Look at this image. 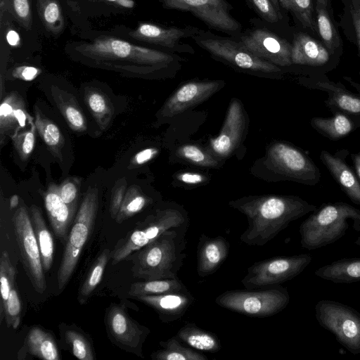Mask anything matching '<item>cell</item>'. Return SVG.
<instances>
[{
	"label": "cell",
	"mask_w": 360,
	"mask_h": 360,
	"mask_svg": "<svg viewBox=\"0 0 360 360\" xmlns=\"http://www.w3.org/2000/svg\"><path fill=\"white\" fill-rule=\"evenodd\" d=\"M65 51L73 60L86 66L131 77H146L174 60L166 53L110 35H100L90 41L67 44Z\"/></svg>",
	"instance_id": "cell-1"
},
{
	"label": "cell",
	"mask_w": 360,
	"mask_h": 360,
	"mask_svg": "<svg viewBox=\"0 0 360 360\" xmlns=\"http://www.w3.org/2000/svg\"><path fill=\"white\" fill-rule=\"evenodd\" d=\"M229 205L243 214L248 226L240 235L242 243L263 246L274 238L289 224L317 209L296 195H249L230 201Z\"/></svg>",
	"instance_id": "cell-2"
},
{
	"label": "cell",
	"mask_w": 360,
	"mask_h": 360,
	"mask_svg": "<svg viewBox=\"0 0 360 360\" xmlns=\"http://www.w3.org/2000/svg\"><path fill=\"white\" fill-rule=\"evenodd\" d=\"M188 226L174 228L131 254L134 278L143 281L175 278L186 257V238Z\"/></svg>",
	"instance_id": "cell-3"
},
{
	"label": "cell",
	"mask_w": 360,
	"mask_h": 360,
	"mask_svg": "<svg viewBox=\"0 0 360 360\" xmlns=\"http://www.w3.org/2000/svg\"><path fill=\"white\" fill-rule=\"evenodd\" d=\"M349 219L354 230L359 231V209L345 202L323 204L300 226L302 247L314 250L336 242L345 235Z\"/></svg>",
	"instance_id": "cell-4"
},
{
	"label": "cell",
	"mask_w": 360,
	"mask_h": 360,
	"mask_svg": "<svg viewBox=\"0 0 360 360\" xmlns=\"http://www.w3.org/2000/svg\"><path fill=\"white\" fill-rule=\"evenodd\" d=\"M184 226H189V217L182 206L172 202L157 207L117 242L111 251L112 264L126 260L165 231Z\"/></svg>",
	"instance_id": "cell-5"
},
{
	"label": "cell",
	"mask_w": 360,
	"mask_h": 360,
	"mask_svg": "<svg viewBox=\"0 0 360 360\" xmlns=\"http://www.w3.org/2000/svg\"><path fill=\"white\" fill-rule=\"evenodd\" d=\"M98 209V190L96 186L86 190L65 243L57 274L58 288L63 290L69 282L95 224Z\"/></svg>",
	"instance_id": "cell-6"
},
{
	"label": "cell",
	"mask_w": 360,
	"mask_h": 360,
	"mask_svg": "<svg viewBox=\"0 0 360 360\" xmlns=\"http://www.w3.org/2000/svg\"><path fill=\"white\" fill-rule=\"evenodd\" d=\"M264 164L276 181L288 180L315 186L321 180V172L312 160L288 142L271 143L266 149Z\"/></svg>",
	"instance_id": "cell-7"
},
{
	"label": "cell",
	"mask_w": 360,
	"mask_h": 360,
	"mask_svg": "<svg viewBox=\"0 0 360 360\" xmlns=\"http://www.w3.org/2000/svg\"><path fill=\"white\" fill-rule=\"evenodd\" d=\"M215 302L245 316L267 317L283 311L290 302V295L285 288L278 285L257 290H228L218 295Z\"/></svg>",
	"instance_id": "cell-8"
},
{
	"label": "cell",
	"mask_w": 360,
	"mask_h": 360,
	"mask_svg": "<svg viewBox=\"0 0 360 360\" xmlns=\"http://www.w3.org/2000/svg\"><path fill=\"white\" fill-rule=\"evenodd\" d=\"M319 324L352 354H360V313L339 302L321 300L315 306Z\"/></svg>",
	"instance_id": "cell-9"
},
{
	"label": "cell",
	"mask_w": 360,
	"mask_h": 360,
	"mask_svg": "<svg viewBox=\"0 0 360 360\" xmlns=\"http://www.w3.org/2000/svg\"><path fill=\"white\" fill-rule=\"evenodd\" d=\"M311 260V255L300 254L259 261L248 268L241 283L249 290L278 285L300 274Z\"/></svg>",
	"instance_id": "cell-10"
},
{
	"label": "cell",
	"mask_w": 360,
	"mask_h": 360,
	"mask_svg": "<svg viewBox=\"0 0 360 360\" xmlns=\"http://www.w3.org/2000/svg\"><path fill=\"white\" fill-rule=\"evenodd\" d=\"M12 221L24 269L35 291L43 293L46 289L44 270L30 214L24 203L15 211Z\"/></svg>",
	"instance_id": "cell-11"
},
{
	"label": "cell",
	"mask_w": 360,
	"mask_h": 360,
	"mask_svg": "<svg viewBox=\"0 0 360 360\" xmlns=\"http://www.w3.org/2000/svg\"><path fill=\"white\" fill-rule=\"evenodd\" d=\"M105 323L109 338L122 349L143 357L142 346L150 330L134 320L121 305L111 304Z\"/></svg>",
	"instance_id": "cell-12"
},
{
	"label": "cell",
	"mask_w": 360,
	"mask_h": 360,
	"mask_svg": "<svg viewBox=\"0 0 360 360\" xmlns=\"http://www.w3.org/2000/svg\"><path fill=\"white\" fill-rule=\"evenodd\" d=\"M344 79L353 86L356 93L348 90L341 82H334L326 75H314L301 81L307 88L325 91L326 106L333 113L342 112L352 117L360 126V84L349 77Z\"/></svg>",
	"instance_id": "cell-13"
},
{
	"label": "cell",
	"mask_w": 360,
	"mask_h": 360,
	"mask_svg": "<svg viewBox=\"0 0 360 360\" xmlns=\"http://www.w3.org/2000/svg\"><path fill=\"white\" fill-rule=\"evenodd\" d=\"M165 8L191 13L208 26L221 31L240 30L239 23L229 13L225 0H160Z\"/></svg>",
	"instance_id": "cell-14"
},
{
	"label": "cell",
	"mask_w": 360,
	"mask_h": 360,
	"mask_svg": "<svg viewBox=\"0 0 360 360\" xmlns=\"http://www.w3.org/2000/svg\"><path fill=\"white\" fill-rule=\"evenodd\" d=\"M196 42L213 56L244 70L265 73L278 72V66L258 58L240 44L224 39H198Z\"/></svg>",
	"instance_id": "cell-15"
},
{
	"label": "cell",
	"mask_w": 360,
	"mask_h": 360,
	"mask_svg": "<svg viewBox=\"0 0 360 360\" xmlns=\"http://www.w3.org/2000/svg\"><path fill=\"white\" fill-rule=\"evenodd\" d=\"M248 118L240 100L234 98L229 106L222 129L210 141V150L219 159L230 157L241 143Z\"/></svg>",
	"instance_id": "cell-16"
},
{
	"label": "cell",
	"mask_w": 360,
	"mask_h": 360,
	"mask_svg": "<svg viewBox=\"0 0 360 360\" xmlns=\"http://www.w3.org/2000/svg\"><path fill=\"white\" fill-rule=\"evenodd\" d=\"M224 81L188 82L172 94L160 108L158 116L172 117L204 102L224 86Z\"/></svg>",
	"instance_id": "cell-17"
},
{
	"label": "cell",
	"mask_w": 360,
	"mask_h": 360,
	"mask_svg": "<svg viewBox=\"0 0 360 360\" xmlns=\"http://www.w3.org/2000/svg\"><path fill=\"white\" fill-rule=\"evenodd\" d=\"M243 47L271 63L278 66L292 65V45L268 30L257 29L241 39Z\"/></svg>",
	"instance_id": "cell-18"
},
{
	"label": "cell",
	"mask_w": 360,
	"mask_h": 360,
	"mask_svg": "<svg viewBox=\"0 0 360 360\" xmlns=\"http://www.w3.org/2000/svg\"><path fill=\"white\" fill-rule=\"evenodd\" d=\"M349 154L345 148L333 154L322 150L319 158L341 190L353 203L360 206V182L356 172L346 162Z\"/></svg>",
	"instance_id": "cell-19"
},
{
	"label": "cell",
	"mask_w": 360,
	"mask_h": 360,
	"mask_svg": "<svg viewBox=\"0 0 360 360\" xmlns=\"http://www.w3.org/2000/svg\"><path fill=\"white\" fill-rule=\"evenodd\" d=\"M32 118L27 111L21 96L12 91L1 98L0 105V144L2 146L8 139L20 132Z\"/></svg>",
	"instance_id": "cell-20"
},
{
	"label": "cell",
	"mask_w": 360,
	"mask_h": 360,
	"mask_svg": "<svg viewBox=\"0 0 360 360\" xmlns=\"http://www.w3.org/2000/svg\"><path fill=\"white\" fill-rule=\"evenodd\" d=\"M153 308L165 323L179 320L195 302L188 290L134 297Z\"/></svg>",
	"instance_id": "cell-21"
},
{
	"label": "cell",
	"mask_w": 360,
	"mask_h": 360,
	"mask_svg": "<svg viewBox=\"0 0 360 360\" xmlns=\"http://www.w3.org/2000/svg\"><path fill=\"white\" fill-rule=\"evenodd\" d=\"M229 241L221 236L210 237L202 233L197 245V273L200 277L214 274L226 259Z\"/></svg>",
	"instance_id": "cell-22"
},
{
	"label": "cell",
	"mask_w": 360,
	"mask_h": 360,
	"mask_svg": "<svg viewBox=\"0 0 360 360\" xmlns=\"http://www.w3.org/2000/svg\"><path fill=\"white\" fill-rule=\"evenodd\" d=\"M44 207L49 222L57 238L65 243L70 227L75 219L76 210L67 205L60 198L58 186L51 183L44 195Z\"/></svg>",
	"instance_id": "cell-23"
},
{
	"label": "cell",
	"mask_w": 360,
	"mask_h": 360,
	"mask_svg": "<svg viewBox=\"0 0 360 360\" xmlns=\"http://www.w3.org/2000/svg\"><path fill=\"white\" fill-rule=\"evenodd\" d=\"M327 48L305 33L295 35L292 45L291 59L292 64L311 68H321L330 60Z\"/></svg>",
	"instance_id": "cell-24"
},
{
	"label": "cell",
	"mask_w": 360,
	"mask_h": 360,
	"mask_svg": "<svg viewBox=\"0 0 360 360\" xmlns=\"http://www.w3.org/2000/svg\"><path fill=\"white\" fill-rule=\"evenodd\" d=\"M136 41L174 48L182 38L189 35L186 30L178 27H163L150 22H140L134 30L126 34Z\"/></svg>",
	"instance_id": "cell-25"
},
{
	"label": "cell",
	"mask_w": 360,
	"mask_h": 360,
	"mask_svg": "<svg viewBox=\"0 0 360 360\" xmlns=\"http://www.w3.org/2000/svg\"><path fill=\"white\" fill-rule=\"evenodd\" d=\"M315 275L335 283L360 282V258H344L318 268Z\"/></svg>",
	"instance_id": "cell-26"
},
{
	"label": "cell",
	"mask_w": 360,
	"mask_h": 360,
	"mask_svg": "<svg viewBox=\"0 0 360 360\" xmlns=\"http://www.w3.org/2000/svg\"><path fill=\"white\" fill-rule=\"evenodd\" d=\"M310 124L318 133L332 141L340 140L360 127L352 117L342 112L334 113L330 117H312Z\"/></svg>",
	"instance_id": "cell-27"
},
{
	"label": "cell",
	"mask_w": 360,
	"mask_h": 360,
	"mask_svg": "<svg viewBox=\"0 0 360 360\" xmlns=\"http://www.w3.org/2000/svg\"><path fill=\"white\" fill-rule=\"evenodd\" d=\"M51 91L53 99L71 129L77 132L85 131L86 120L75 96L55 86Z\"/></svg>",
	"instance_id": "cell-28"
},
{
	"label": "cell",
	"mask_w": 360,
	"mask_h": 360,
	"mask_svg": "<svg viewBox=\"0 0 360 360\" xmlns=\"http://www.w3.org/2000/svg\"><path fill=\"white\" fill-rule=\"evenodd\" d=\"M176 336L181 342L198 350L214 353L221 349L220 340L214 333L199 328L193 322L182 326Z\"/></svg>",
	"instance_id": "cell-29"
},
{
	"label": "cell",
	"mask_w": 360,
	"mask_h": 360,
	"mask_svg": "<svg viewBox=\"0 0 360 360\" xmlns=\"http://www.w3.org/2000/svg\"><path fill=\"white\" fill-rule=\"evenodd\" d=\"M29 354L44 360H59L58 346L53 335L38 326L32 327L25 339Z\"/></svg>",
	"instance_id": "cell-30"
},
{
	"label": "cell",
	"mask_w": 360,
	"mask_h": 360,
	"mask_svg": "<svg viewBox=\"0 0 360 360\" xmlns=\"http://www.w3.org/2000/svg\"><path fill=\"white\" fill-rule=\"evenodd\" d=\"M30 214L41 254L42 266L44 271L47 272L51 269L53 259V237L47 228L41 210L37 205L30 206Z\"/></svg>",
	"instance_id": "cell-31"
},
{
	"label": "cell",
	"mask_w": 360,
	"mask_h": 360,
	"mask_svg": "<svg viewBox=\"0 0 360 360\" xmlns=\"http://www.w3.org/2000/svg\"><path fill=\"white\" fill-rule=\"evenodd\" d=\"M34 124L52 155L62 161V149L65 145V139L58 125L44 115L37 106L34 108Z\"/></svg>",
	"instance_id": "cell-32"
},
{
	"label": "cell",
	"mask_w": 360,
	"mask_h": 360,
	"mask_svg": "<svg viewBox=\"0 0 360 360\" xmlns=\"http://www.w3.org/2000/svg\"><path fill=\"white\" fill-rule=\"evenodd\" d=\"M84 101L99 128L105 130L114 115V108L108 97L98 89L86 88Z\"/></svg>",
	"instance_id": "cell-33"
},
{
	"label": "cell",
	"mask_w": 360,
	"mask_h": 360,
	"mask_svg": "<svg viewBox=\"0 0 360 360\" xmlns=\"http://www.w3.org/2000/svg\"><path fill=\"white\" fill-rule=\"evenodd\" d=\"M184 283L177 277L175 278L142 281L133 283L129 295L133 297L143 295H155L169 292L186 290Z\"/></svg>",
	"instance_id": "cell-34"
},
{
	"label": "cell",
	"mask_w": 360,
	"mask_h": 360,
	"mask_svg": "<svg viewBox=\"0 0 360 360\" xmlns=\"http://www.w3.org/2000/svg\"><path fill=\"white\" fill-rule=\"evenodd\" d=\"M38 15L45 29L52 35H60L65 28L63 10L58 0H37Z\"/></svg>",
	"instance_id": "cell-35"
},
{
	"label": "cell",
	"mask_w": 360,
	"mask_h": 360,
	"mask_svg": "<svg viewBox=\"0 0 360 360\" xmlns=\"http://www.w3.org/2000/svg\"><path fill=\"white\" fill-rule=\"evenodd\" d=\"M160 345L162 349L150 355L153 360H208L206 356L183 346L176 336L160 341Z\"/></svg>",
	"instance_id": "cell-36"
},
{
	"label": "cell",
	"mask_w": 360,
	"mask_h": 360,
	"mask_svg": "<svg viewBox=\"0 0 360 360\" xmlns=\"http://www.w3.org/2000/svg\"><path fill=\"white\" fill-rule=\"evenodd\" d=\"M64 342L71 353L81 360H94L92 344L89 338L78 328L70 326H60Z\"/></svg>",
	"instance_id": "cell-37"
},
{
	"label": "cell",
	"mask_w": 360,
	"mask_h": 360,
	"mask_svg": "<svg viewBox=\"0 0 360 360\" xmlns=\"http://www.w3.org/2000/svg\"><path fill=\"white\" fill-rule=\"evenodd\" d=\"M153 203V199L146 195L136 185L129 186L126 191L123 202L115 219L121 224L143 211Z\"/></svg>",
	"instance_id": "cell-38"
},
{
	"label": "cell",
	"mask_w": 360,
	"mask_h": 360,
	"mask_svg": "<svg viewBox=\"0 0 360 360\" xmlns=\"http://www.w3.org/2000/svg\"><path fill=\"white\" fill-rule=\"evenodd\" d=\"M111 259V251L104 249L94 262L78 292V300L84 303L101 282L108 262Z\"/></svg>",
	"instance_id": "cell-39"
},
{
	"label": "cell",
	"mask_w": 360,
	"mask_h": 360,
	"mask_svg": "<svg viewBox=\"0 0 360 360\" xmlns=\"http://www.w3.org/2000/svg\"><path fill=\"white\" fill-rule=\"evenodd\" d=\"M176 154L182 160L196 166L216 168L219 165V159L210 150L197 145H183L177 149Z\"/></svg>",
	"instance_id": "cell-40"
},
{
	"label": "cell",
	"mask_w": 360,
	"mask_h": 360,
	"mask_svg": "<svg viewBox=\"0 0 360 360\" xmlns=\"http://www.w3.org/2000/svg\"><path fill=\"white\" fill-rule=\"evenodd\" d=\"M1 19L4 11H8L25 30L32 26L30 0H0Z\"/></svg>",
	"instance_id": "cell-41"
},
{
	"label": "cell",
	"mask_w": 360,
	"mask_h": 360,
	"mask_svg": "<svg viewBox=\"0 0 360 360\" xmlns=\"http://www.w3.org/2000/svg\"><path fill=\"white\" fill-rule=\"evenodd\" d=\"M317 29L327 49L333 53L340 45V38L326 10V7L316 3Z\"/></svg>",
	"instance_id": "cell-42"
},
{
	"label": "cell",
	"mask_w": 360,
	"mask_h": 360,
	"mask_svg": "<svg viewBox=\"0 0 360 360\" xmlns=\"http://www.w3.org/2000/svg\"><path fill=\"white\" fill-rule=\"evenodd\" d=\"M16 269L11 262L8 253L4 250L0 258L1 305L0 315L10 292L15 285Z\"/></svg>",
	"instance_id": "cell-43"
},
{
	"label": "cell",
	"mask_w": 360,
	"mask_h": 360,
	"mask_svg": "<svg viewBox=\"0 0 360 360\" xmlns=\"http://www.w3.org/2000/svg\"><path fill=\"white\" fill-rule=\"evenodd\" d=\"M21 314L22 304L15 285L11 290L9 296L4 305L1 320L4 316L7 326L13 329H17L20 323Z\"/></svg>",
	"instance_id": "cell-44"
},
{
	"label": "cell",
	"mask_w": 360,
	"mask_h": 360,
	"mask_svg": "<svg viewBox=\"0 0 360 360\" xmlns=\"http://www.w3.org/2000/svg\"><path fill=\"white\" fill-rule=\"evenodd\" d=\"M35 125L29 130L18 132L12 137L14 147L21 160H27L31 155L35 145Z\"/></svg>",
	"instance_id": "cell-45"
},
{
	"label": "cell",
	"mask_w": 360,
	"mask_h": 360,
	"mask_svg": "<svg viewBox=\"0 0 360 360\" xmlns=\"http://www.w3.org/2000/svg\"><path fill=\"white\" fill-rule=\"evenodd\" d=\"M79 188L80 180L77 178H67L58 186V192L62 200L75 210L77 209Z\"/></svg>",
	"instance_id": "cell-46"
},
{
	"label": "cell",
	"mask_w": 360,
	"mask_h": 360,
	"mask_svg": "<svg viewBox=\"0 0 360 360\" xmlns=\"http://www.w3.org/2000/svg\"><path fill=\"white\" fill-rule=\"evenodd\" d=\"M292 10L304 27L314 32L316 30L311 0H292Z\"/></svg>",
	"instance_id": "cell-47"
},
{
	"label": "cell",
	"mask_w": 360,
	"mask_h": 360,
	"mask_svg": "<svg viewBox=\"0 0 360 360\" xmlns=\"http://www.w3.org/2000/svg\"><path fill=\"white\" fill-rule=\"evenodd\" d=\"M127 181L125 179H121L117 181L110 195L109 211L112 219H115L123 202L126 191Z\"/></svg>",
	"instance_id": "cell-48"
},
{
	"label": "cell",
	"mask_w": 360,
	"mask_h": 360,
	"mask_svg": "<svg viewBox=\"0 0 360 360\" xmlns=\"http://www.w3.org/2000/svg\"><path fill=\"white\" fill-rule=\"evenodd\" d=\"M252 2L266 20L276 22L281 18L271 0H252Z\"/></svg>",
	"instance_id": "cell-49"
},
{
	"label": "cell",
	"mask_w": 360,
	"mask_h": 360,
	"mask_svg": "<svg viewBox=\"0 0 360 360\" xmlns=\"http://www.w3.org/2000/svg\"><path fill=\"white\" fill-rule=\"evenodd\" d=\"M41 70L34 66L21 65L15 68L11 73L13 77L23 81H32L40 73Z\"/></svg>",
	"instance_id": "cell-50"
},
{
	"label": "cell",
	"mask_w": 360,
	"mask_h": 360,
	"mask_svg": "<svg viewBox=\"0 0 360 360\" xmlns=\"http://www.w3.org/2000/svg\"><path fill=\"white\" fill-rule=\"evenodd\" d=\"M158 153V150L155 148H146L139 151L131 159V167H136L146 164L153 159Z\"/></svg>",
	"instance_id": "cell-51"
},
{
	"label": "cell",
	"mask_w": 360,
	"mask_h": 360,
	"mask_svg": "<svg viewBox=\"0 0 360 360\" xmlns=\"http://www.w3.org/2000/svg\"><path fill=\"white\" fill-rule=\"evenodd\" d=\"M175 179L186 185L195 186L204 183L206 176L201 173L194 172H183L178 173Z\"/></svg>",
	"instance_id": "cell-52"
},
{
	"label": "cell",
	"mask_w": 360,
	"mask_h": 360,
	"mask_svg": "<svg viewBox=\"0 0 360 360\" xmlns=\"http://www.w3.org/2000/svg\"><path fill=\"white\" fill-rule=\"evenodd\" d=\"M91 2L104 4L121 10H131L136 6L134 0H88Z\"/></svg>",
	"instance_id": "cell-53"
},
{
	"label": "cell",
	"mask_w": 360,
	"mask_h": 360,
	"mask_svg": "<svg viewBox=\"0 0 360 360\" xmlns=\"http://www.w3.org/2000/svg\"><path fill=\"white\" fill-rule=\"evenodd\" d=\"M6 40L11 46L16 47L20 45V38L18 33L15 30H11L8 31L6 33Z\"/></svg>",
	"instance_id": "cell-54"
},
{
	"label": "cell",
	"mask_w": 360,
	"mask_h": 360,
	"mask_svg": "<svg viewBox=\"0 0 360 360\" xmlns=\"http://www.w3.org/2000/svg\"><path fill=\"white\" fill-rule=\"evenodd\" d=\"M351 159L352 160L355 172L357 177L360 179V150L356 153L351 154Z\"/></svg>",
	"instance_id": "cell-55"
},
{
	"label": "cell",
	"mask_w": 360,
	"mask_h": 360,
	"mask_svg": "<svg viewBox=\"0 0 360 360\" xmlns=\"http://www.w3.org/2000/svg\"><path fill=\"white\" fill-rule=\"evenodd\" d=\"M352 14L353 22H354V28H355V31H356L358 46H359V51H360V22H359L358 18H356V16L352 13Z\"/></svg>",
	"instance_id": "cell-56"
},
{
	"label": "cell",
	"mask_w": 360,
	"mask_h": 360,
	"mask_svg": "<svg viewBox=\"0 0 360 360\" xmlns=\"http://www.w3.org/2000/svg\"><path fill=\"white\" fill-rule=\"evenodd\" d=\"M352 13H354L358 18L360 22V0H352Z\"/></svg>",
	"instance_id": "cell-57"
},
{
	"label": "cell",
	"mask_w": 360,
	"mask_h": 360,
	"mask_svg": "<svg viewBox=\"0 0 360 360\" xmlns=\"http://www.w3.org/2000/svg\"><path fill=\"white\" fill-rule=\"evenodd\" d=\"M19 202H20V200H19L18 195H12L11 198H10V201H9L10 209H14V208L17 207L19 205Z\"/></svg>",
	"instance_id": "cell-58"
},
{
	"label": "cell",
	"mask_w": 360,
	"mask_h": 360,
	"mask_svg": "<svg viewBox=\"0 0 360 360\" xmlns=\"http://www.w3.org/2000/svg\"><path fill=\"white\" fill-rule=\"evenodd\" d=\"M282 6L288 10H292V0H279Z\"/></svg>",
	"instance_id": "cell-59"
},
{
	"label": "cell",
	"mask_w": 360,
	"mask_h": 360,
	"mask_svg": "<svg viewBox=\"0 0 360 360\" xmlns=\"http://www.w3.org/2000/svg\"><path fill=\"white\" fill-rule=\"evenodd\" d=\"M316 3L322 5L324 7L328 6V0H316Z\"/></svg>",
	"instance_id": "cell-60"
},
{
	"label": "cell",
	"mask_w": 360,
	"mask_h": 360,
	"mask_svg": "<svg viewBox=\"0 0 360 360\" xmlns=\"http://www.w3.org/2000/svg\"><path fill=\"white\" fill-rule=\"evenodd\" d=\"M271 3H273L274 7L277 9V10H279V6H278V0H271Z\"/></svg>",
	"instance_id": "cell-61"
},
{
	"label": "cell",
	"mask_w": 360,
	"mask_h": 360,
	"mask_svg": "<svg viewBox=\"0 0 360 360\" xmlns=\"http://www.w3.org/2000/svg\"><path fill=\"white\" fill-rule=\"evenodd\" d=\"M359 237H360V236H359Z\"/></svg>",
	"instance_id": "cell-62"
},
{
	"label": "cell",
	"mask_w": 360,
	"mask_h": 360,
	"mask_svg": "<svg viewBox=\"0 0 360 360\" xmlns=\"http://www.w3.org/2000/svg\"><path fill=\"white\" fill-rule=\"evenodd\" d=\"M359 231H360V230H359Z\"/></svg>",
	"instance_id": "cell-63"
}]
</instances>
